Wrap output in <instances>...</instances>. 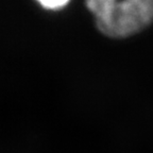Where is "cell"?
Returning a JSON list of instances; mask_svg holds the SVG:
<instances>
[{
  "label": "cell",
  "instance_id": "cell-1",
  "mask_svg": "<svg viewBox=\"0 0 153 153\" xmlns=\"http://www.w3.org/2000/svg\"><path fill=\"white\" fill-rule=\"evenodd\" d=\"M96 27L111 38H127L153 24V0H85Z\"/></svg>",
  "mask_w": 153,
  "mask_h": 153
},
{
  "label": "cell",
  "instance_id": "cell-2",
  "mask_svg": "<svg viewBox=\"0 0 153 153\" xmlns=\"http://www.w3.org/2000/svg\"><path fill=\"white\" fill-rule=\"evenodd\" d=\"M70 0H36V2L39 3L41 7L46 10H61L66 7L69 3Z\"/></svg>",
  "mask_w": 153,
  "mask_h": 153
}]
</instances>
